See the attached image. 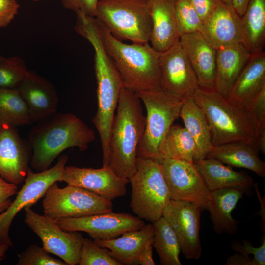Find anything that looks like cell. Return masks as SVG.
<instances>
[{"mask_svg": "<svg viewBox=\"0 0 265 265\" xmlns=\"http://www.w3.org/2000/svg\"><path fill=\"white\" fill-rule=\"evenodd\" d=\"M20 7L16 0H0V28L7 26L18 14Z\"/></svg>", "mask_w": 265, "mask_h": 265, "instance_id": "ab89813d", "label": "cell"}, {"mask_svg": "<svg viewBox=\"0 0 265 265\" xmlns=\"http://www.w3.org/2000/svg\"><path fill=\"white\" fill-rule=\"evenodd\" d=\"M32 0L33 1L36 2V1H39L40 0Z\"/></svg>", "mask_w": 265, "mask_h": 265, "instance_id": "f907efd6", "label": "cell"}, {"mask_svg": "<svg viewBox=\"0 0 265 265\" xmlns=\"http://www.w3.org/2000/svg\"><path fill=\"white\" fill-rule=\"evenodd\" d=\"M95 18L120 41L149 42L152 29L149 0H100Z\"/></svg>", "mask_w": 265, "mask_h": 265, "instance_id": "52a82bcc", "label": "cell"}, {"mask_svg": "<svg viewBox=\"0 0 265 265\" xmlns=\"http://www.w3.org/2000/svg\"><path fill=\"white\" fill-rule=\"evenodd\" d=\"M94 50V68L97 84V109L92 122L98 132L103 154V166H109L110 132L121 91V77L106 52L97 30H88L85 35Z\"/></svg>", "mask_w": 265, "mask_h": 265, "instance_id": "5b68a950", "label": "cell"}, {"mask_svg": "<svg viewBox=\"0 0 265 265\" xmlns=\"http://www.w3.org/2000/svg\"><path fill=\"white\" fill-rule=\"evenodd\" d=\"M141 102L136 93L122 88L110 132L109 167L129 180L136 171L137 149L145 129Z\"/></svg>", "mask_w": 265, "mask_h": 265, "instance_id": "7a4b0ae2", "label": "cell"}, {"mask_svg": "<svg viewBox=\"0 0 265 265\" xmlns=\"http://www.w3.org/2000/svg\"><path fill=\"white\" fill-rule=\"evenodd\" d=\"M175 13L180 37L202 32L203 22L189 0H175Z\"/></svg>", "mask_w": 265, "mask_h": 265, "instance_id": "836d02e7", "label": "cell"}, {"mask_svg": "<svg viewBox=\"0 0 265 265\" xmlns=\"http://www.w3.org/2000/svg\"><path fill=\"white\" fill-rule=\"evenodd\" d=\"M159 70L160 88L183 101L192 97L199 87L195 73L179 40L159 53Z\"/></svg>", "mask_w": 265, "mask_h": 265, "instance_id": "7c38bea8", "label": "cell"}, {"mask_svg": "<svg viewBox=\"0 0 265 265\" xmlns=\"http://www.w3.org/2000/svg\"><path fill=\"white\" fill-rule=\"evenodd\" d=\"M250 0H232V6L241 17L244 13Z\"/></svg>", "mask_w": 265, "mask_h": 265, "instance_id": "f6af8a7d", "label": "cell"}, {"mask_svg": "<svg viewBox=\"0 0 265 265\" xmlns=\"http://www.w3.org/2000/svg\"><path fill=\"white\" fill-rule=\"evenodd\" d=\"M103 46L124 87L135 93L160 88L159 53L149 42L127 44L114 38L95 17Z\"/></svg>", "mask_w": 265, "mask_h": 265, "instance_id": "3957f363", "label": "cell"}, {"mask_svg": "<svg viewBox=\"0 0 265 265\" xmlns=\"http://www.w3.org/2000/svg\"><path fill=\"white\" fill-rule=\"evenodd\" d=\"M192 98L206 117L213 146L235 142L254 146L257 126L246 107L233 103L213 88L199 87Z\"/></svg>", "mask_w": 265, "mask_h": 265, "instance_id": "277c9868", "label": "cell"}, {"mask_svg": "<svg viewBox=\"0 0 265 265\" xmlns=\"http://www.w3.org/2000/svg\"><path fill=\"white\" fill-rule=\"evenodd\" d=\"M203 210L196 203L170 199L163 211L162 216L175 232L186 259L197 260L202 254L200 229Z\"/></svg>", "mask_w": 265, "mask_h": 265, "instance_id": "9a60e30c", "label": "cell"}, {"mask_svg": "<svg viewBox=\"0 0 265 265\" xmlns=\"http://www.w3.org/2000/svg\"><path fill=\"white\" fill-rule=\"evenodd\" d=\"M179 41L195 73L199 86L213 88L216 49L200 32L181 35Z\"/></svg>", "mask_w": 265, "mask_h": 265, "instance_id": "ffe728a7", "label": "cell"}, {"mask_svg": "<svg viewBox=\"0 0 265 265\" xmlns=\"http://www.w3.org/2000/svg\"><path fill=\"white\" fill-rule=\"evenodd\" d=\"M24 61L13 56L0 61V88L17 89L28 73Z\"/></svg>", "mask_w": 265, "mask_h": 265, "instance_id": "d6a6232c", "label": "cell"}, {"mask_svg": "<svg viewBox=\"0 0 265 265\" xmlns=\"http://www.w3.org/2000/svg\"><path fill=\"white\" fill-rule=\"evenodd\" d=\"M129 180L130 206L136 216L150 223L162 217L170 197L161 162L138 157L136 171Z\"/></svg>", "mask_w": 265, "mask_h": 265, "instance_id": "ba28073f", "label": "cell"}, {"mask_svg": "<svg viewBox=\"0 0 265 265\" xmlns=\"http://www.w3.org/2000/svg\"><path fill=\"white\" fill-rule=\"evenodd\" d=\"M153 249L152 244L145 246L138 256L137 264L141 265H155L153 258Z\"/></svg>", "mask_w": 265, "mask_h": 265, "instance_id": "ee69618b", "label": "cell"}, {"mask_svg": "<svg viewBox=\"0 0 265 265\" xmlns=\"http://www.w3.org/2000/svg\"><path fill=\"white\" fill-rule=\"evenodd\" d=\"M26 104L33 123L45 120L57 112L58 97L46 79L30 70L17 88Z\"/></svg>", "mask_w": 265, "mask_h": 265, "instance_id": "ac0fdd59", "label": "cell"}, {"mask_svg": "<svg viewBox=\"0 0 265 265\" xmlns=\"http://www.w3.org/2000/svg\"><path fill=\"white\" fill-rule=\"evenodd\" d=\"M18 192L17 185L9 183L0 177V213L8 208L12 202L10 198Z\"/></svg>", "mask_w": 265, "mask_h": 265, "instance_id": "60d3db41", "label": "cell"}, {"mask_svg": "<svg viewBox=\"0 0 265 265\" xmlns=\"http://www.w3.org/2000/svg\"><path fill=\"white\" fill-rule=\"evenodd\" d=\"M32 123L28 108L18 90L0 88V125L16 127Z\"/></svg>", "mask_w": 265, "mask_h": 265, "instance_id": "4dcf8cb0", "label": "cell"}, {"mask_svg": "<svg viewBox=\"0 0 265 265\" xmlns=\"http://www.w3.org/2000/svg\"><path fill=\"white\" fill-rule=\"evenodd\" d=\"M194 164L210 191L233 188L247 195L253 194L255 183L246 172L236 171L230 166L213 159L205 158L194 161Z\"/></svg>", "mask_w": 265, "mask_h": 265, "instance_id": "7402d4cb", "label": "cell"}, {"mask_svg": "<svg viewBox=\"0 0 265 265\" xmlns=\"http://www.w3.org/2000/svg\"><path fill=\"white\" fill-rule=\"evenodd\" d=\"M24 211V222L40 238L47 252L58 256L68 265L79 264L84 239L80 232L62 229L54 219L40 215L30 207Z\"/></svg>", "mask_w": 265, "mask_h": 265, "instance_id": "8fae6325", "label": "cell"}, {"mask_svg": "<svg viewBox=\"0 0 265 265\" xmlns=\"http://www.w3.org/2000/svg\"><path fill=\"white\" fill-rule=\"evenodd\" d=\"M63 181L110 201L124 196L130 183L129 179L117 176L109 166L94 169L66 166Z\"/></svg>", "mask_w": 265, "mask_h": 265, "instance_id": "e0dca14e", "label": "cell"}, {"mask_svg": "<svg viewBox=\"0 0 265 265\" xmlns=\"http://www.w3.org/2000/svg\"><path fill=\"white\" fill-rule=\"evenodd\" d=\"M242 44L250 53L264 51L265 43V0H250L241 17Z\"/></svg>", "mask_w": 265, "mask_h": 265, "instance_id": "f1b7e54d", "label": "cell"}, {"mask_svg": "<svg viewBox=\"0 0 265 265\" xmlns=\"http://www.w3.org/2000/svg\"><path fill=\"white\" fill-rule=\"evenodd\" d=\"M261 246L255 247L248 240L243 239L241 242L233 240L231 242V248L236 252L246 256H252L256 265H265V238Z\"/></svg>", "mask_w": 265, "mask_h": 265, "instance_id": "8d00e7d4", "label": "cell"}, {"mask_svg": "<svg viewBox=\"0 0 265 265\" xmlns=\"http://www.w3.org/2000/svg\"><path fill=\"white\" fill-rule=\"evenodd\" d=\"M250 55L242 43L217 49L213 88L227 98L231 87Z\"/></svg>", "mask_w": 265, "mask_h": 265, "instance_id": "d4e9b609", "label": "cell"}, {"mask_svg": "<svg viewBox=\"0 0 265 265\" xmlns=\"http://www.w3.org/2000/svg\"><path fill=\"white\" fill-rule=\"evenodd\" d=\"M28 140L21 138L16 127L1 125L0 129V176L20 185L26 177L32 157Z\"/></svg>", "mask_w": 265, "mask_h": 265, "instance_id": "2e32d148", "label": "cell"}, {"mask_svg": "<svg viewBox=\"0 0 265 265\" xmlns=\"http://www.w3.org/2000/svg\"><path fill=\"white\" fill-rule=\"evenodd\" d=\"M32 149L30 164L42 171L49 168L65 150L77 147L83 151L96 138L95 132L71 113L56 112L32 127L28 134Z\"/></svg>", "mask_w": 265, "mask_h": 265, "instance_id": "6da1fadb", "label": "cell"}, {"mask_svg": "<svg viewBox=\"0 0 265 265\" xmlns=\"http://www.w3.org/2000/svg\"><path fill=\"white\" fill-rule=\"evenodd\" d=\"M161 164L170 199L196 203L205 209L210 190L194 162L166 158Z\"/></svg>", "mask_w": 265, "mask_h": 265, "instance_id": "5bb4252c", "label": "cell"}, {"mask_svg": "<svg viewBox=\"0 0 265 265\" xmlns=\"http://www.w3.org/2000/svg\"><path fill=\"white\" fill-rule=\"evenodd\" d=\"M246 108L256 125L258 135L265 130V86L255 95Z\"/></svg>", "mask_w": 265, "mask_h": 265, "instance_id": "74e56055", "label": "cell"}, {"mask_svg": "<svg viewBox=\"0 0 265 265\" xmlns=\"http://www.w3.org/2000/svg\"><path fill=\"white\" fill-rule=\"evenodd\" d=\"M154 231L152 223L142 228L129 231L119 237L109 240L93 241L107 249L111 256L121 265H137L138 256L145 246L152 244Z\"/></svg>", "mask_w": 265, "mask_h": 265, "instance_id": "cb8c5ba5", "label": "cell"}, {"mask_svg": "<svg viewBox=\"0 0 265 265\" xmlns=\"http://www.w3.org/2000/svg\"><path fill=\"white\" fill-rule=\"evenodd\" d=\"M201 33L216 49L243 42L241 17L222 0L203 23Z\"/></svg>", "mask_w": 265, "mask_h": 265, "instance_id": "d6986e66", "label": "cell"}, {"mask_svg": "<svg viewBox=\"0 0 265 265\" xmlns=\"http://www.w3.org/2000/svg\"><path fill=\"white\" fill-rule=\"evenodd\" d=\"M10 247L7 243H0V262L5 258L6 252Z\"/></svg>", "mask_w": 265, "mask_h": 265, "instance_id": "7dc6e473", "label": "cell"}, {"mask_svg": "<svg viewBox=\"0 0 265 265\" xmlns=\"http://www.w3.org/2000/svg\"><path fill=\"white\" fill-rule=\"evenodd\" d=\"M204 23L210 16L219 0H189Z\"/></svg>", "mask_w": 265, "mask_h": 265, "instance_id": "b9f144b4", "label": "cell"}, {"mask_svg": "<svg viewBox=\"0 0 265 265\" xmlns=\"http://www.w3.org/2000/svg\"><path fill=\"white\" fill-rule=\"evenodd\" d=\"M54 220L62 229L69 232H84L93 240L113 239L126 232L141 228L145 224L144 220L136 216L112 211Z\"/></svg>", "mask_w": 265, "mask_h": 265, "instance_id": "4fadbf2b", "label": "cell"}, {"mask_svg": "<svg viewBox=\"0 0 265 265\" xmlns=\"http://www.w3.org/2000/svg\"><path fill=\"white\" fill-rule=\"evenodd\" d=\"M145 105L146 116L144 134L137 149V157L161 162L164 159L166 136L174 121L179 117L184 101L161 88L136 93Z\"/></svg>", "mask_w": 265, "mask_h": 265, "instance_id": "8992f818", "label": "cell"}, {"mask_svg": "<svg viewBox=\"0 0 265 265\" xmlns=\"http://www.w3.org/2000/svg\"><path fill=\"white\" fill-rule=\"evenodd\" d=\"M42 206L44 215L54 220L81 217L113 210L112 201L74 186L68 185L60 188L57 182L47 189Z\"/></svg>", "mask_w": 265, "mask_h": 265, "instance_id": "9c48e42d", "label": "cell"}, {"mask_svg": "<svg viewBox=\"0 0 265 265\" xmlns=\"http://www.w3.org/2000/svg\"><path fill=\"white\" fill-rule=\"evenodd\" d=\"M254 147L259 152L265 153V130L258 134Z\"/></svg>", "mask_w": 265, "mask_h": 265, "instance_id": "bcb514c9", "label": "cell"}, {"mask_svg": "<svg viewBox=\"0 0 265 265\" xmlns=\"http://www.w3.org/2000/svg\"><path fill=\"white\" fill-rule=\"evenodd\" d=\"M179 117L195 142L194 162L205 159L213 147L211 132L203 111L192 97L184 101Z\"/></svg>", "mask_w": 265, "mask_h": 265, "instance_id": "83f0119b", "label": "cell"}, {"mask_svg": "<svg viewBox=\"0 0 265 265\" xmlns=\"http://www.w3.org/2000/svg\"><path fill=\"white\" fill-rule=\"evenodd\" d=\"M154 235L152 246L158 254L161 265H181L180 244L173 229L162 216L152 223Z\"/></svg>", "mask_w": 265, "mask_h": 265, "instance_id": "f546056e", "label": "cell"}, {"mask_svg": "<svg viewBox=\"0 0 265 265\" xmlns=\"http://www.w3.org/2000/svg\"><path fill=\"white\" fill-rule=\"evenodd\" d=\"M18 265H67L49 255L43 247L32 244L18 255Z\"/></svg>", "mask_w": 265, "mask_h": 265, "instance_id": "d590c367", "label": "cell"}, {"mask_svg": "<svg viewBox=\"0 0 265 265\" xmlns=\"http://www.w3.org/2000/svg\"><path fill=\"white\" fill-rule=\"evenodd\" d=\"M100 0H61L63 6L76 13L95 17L97 4Z\"/></svg>", "mask_w": 265, "mask_h": 265, "instance_id": "f35d334b", "label": "cell"}, {"mask_svg": "<svg viewBox=\"0 0 265 265\" xmlns=\"http://www.w3.org/2000/svg\"><path fill=\"white\" fill-rule=\"evenodd\" d=\"M80 265H121L110 255L109 250L88 238L83 239L79 263Z\"/></svg>", "mask_w": 265, "mask_h": 265, "instance_id": "e575fe53", "label": "cell"}, {"mask_svg": "<svg viewBox=\"0 0 265 265\" xmlns=\"http://www.w3.org/2000/svg\"><path fill=\"white\" fill-rule=\"evenodd\" d=\"M265 86V53H251L243 69L231 87L227 98L246 107L255 95Z\"/></svg>", "mask_w": 265, "mask_h": 265, "instance_id": "603a6c76", "label": "cell"}, {"mask_svg": "<svg viewBox=\"0 0 265 265\" xmlns=\"http://www.w3.org/2000/svg\"><path fill=\"white\" fill-rule=\"evenodd\" d=\"M152 29L149 42L158 52H162L179 40L175 0H149Z\"/></svg>", "mask_w": 265, "mask_h": 265, "instance_id": "44dd1931", "label": "cell"}, {"mask_svg": "<svg viewBox=\"0 0 265 265\" xmlns=\"http://www.w3.org/2000/svg\"><path fill=\"white\" fill-rule=\"evenodd\" d=\"M4 57H2L0 55V61L2 60L3 59H4Z\"/></svg>", "mask_w": 265, "mask_h": 265, "instance_id": "681fc988", "label": "cell"}, {"mask_svg": "<svg viewBox=\"0 0 265 265\" xmlns=\"http://www.w3.org/2000/svg\"><path fill=\"white\" fill-rule=\"evenodd\" d=\"M225 264L227 265H256L252 257L237 252L228 257Z\"/></svg>", "mask_w": 265, "mask_h": 265, "instance_id": "7bdbcfd3", "label": "cell"}, {"mask_svg": "<svg viewBox=\"0 0 265 265\" xmlns=\"http://www.w3.org/2000/svg\"><path fill=\"white\" fill-rule=\"evenodd\" d=\"M1 126L0 125V129Z\"/></svg>", "mask_w": 265, "mask_h": 265, "instance_id": "816d5d0a", "label": "cell"}, {"mask_svg": "<svg viewBox=\"0 0 265 265\" xmlns=\"http://www.w3.org/2000/svg\"><path fill=\"white\" fill-rule=\"evenodd\" d=\"M68 159L66 155H62L53 167L37 173L29 168L25 184L17 193L15 200L4 212L0 213V243H7L12 247L9 233L14 218L22 209L31 207L44 197L54 183L63 181L64 171Z\"/></svg>", "mask_w": 265, "mask_h": 265, "instance_id": "30bf717a", "label": "cell"}, {"mask_svg": "<svg viewBox=\"0 0 265 265\" xmlns=\"http://www.w3.org/2000/svg\"><path fill=\"white\" fill-rule=\"evenodd\" d=\"M195 150V142L186 128L179 125H172L164 143V159L168 158L193 163Z\"/></svg>", "mask_w": 265, "mask_h": 265, "instance_id": "1f68e13d", "label": "cell"}, {"mask_svg": "<svg viewBox=\"0 0 265 265\" xmlns=\"http://www.w3.org/2000/svg\"><path fill=\"white\" fill-rule=\"evenodd\" d=\"M223 2L230 7H232V0H222Z\"/></svg>", "mask_w": 265, "mask_h": 265, "instance_id": "c3c4849f", "label": "cell"}, {"mask_svg": "<svg viewBox=\"0 0 265 265\" xmlns=\"http://www.w3.org/2000/svg\"><path fill=\"white\" fill-rule=\"evenodd\" d=\"M243 194L242 191L233 188L210 191L205 209L210 212L215 233L232 235L237 232L238 222L232 217V212Z\"/></svg>", "mask_w": 265, "mask_h": 265, "instance_id": "484cf974", "label": "cell"}, {"mask_svg": "<svg viewBox=\"0 0 265 265\" xmlns=\"http://www.w3.org/2000/svg\"><path fill=\"white\" fill-rule=\"evenodd\" d=\"M206 158L216 159L230 166L247 169L258 176L265 177V163L251 144L235 142L213 146Z\"/></svg>", "mask_w": 265, "mask_h": 265, "instance_id": "4316f807", "label": "cell"}]
</instances>
